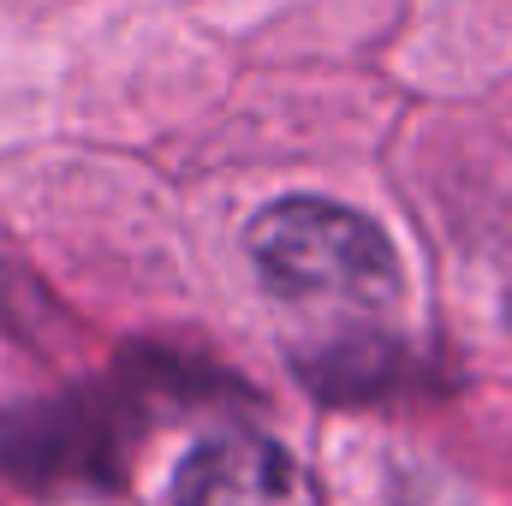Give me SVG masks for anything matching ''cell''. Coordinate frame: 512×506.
Wrapping results in <instances>:
<instances>
[{
	"instance_id": "obj_1",
	"label": "cell",
	"mask_w": 512,
	"mask_h": 506,
	"mask_svg": "<svg viewBox=\"0 0 512 506\" xmlns=\"http://www.w3.org/2000/svg\"><path fill=\"white\" fill-rule=\"evenodd\" d=\"M251 262L286 298H340L387 310L399 298V256L376 221L322 197L268 203L251 221Z\"/></svg>"
},
{
	"instance_id": "obj_2",
	"label": "cell",
	"mask_w": 512,
	"mask_h": 506,
	"mask_svg": "<svg viewBox=\"0 0 512 506\" xmlns=\"http://www.w3.org/2000/svg\"><path fill=\"white\" fill-rule=\"evenodd\" d=\"M179 506H322L304 465L268 435H215L179 471Z\"/></svg>"
}]
</instances>
